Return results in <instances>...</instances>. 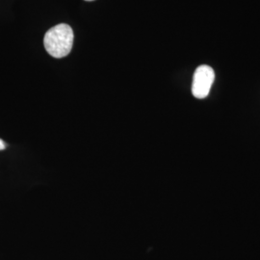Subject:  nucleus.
<instances>
[{"instance_id":"4","label":"nucleus","mask_w":260,"mask_h":260,"mask_svg":"<svg viewBox=\"0 0 260 260\" xmlns=\"http://www.w3.org/2000/svg\"><path fill=\"white\" fill-rule=\"evenodd\" d=\"M85 1H93V0H85Z\"/></svg>"},{"instance_id":"2","label":"nucleus","mask_w":260,"mask_h":260,"mask_svg":"<svg viewBox=\"0 0 260 260\" xmlns=\"http://www.w3.org/2000/svg\"><path fill=\"white\" fill-rule=\"evenodd\" d=\"M214 80L215 73L210 66L202 65L198 67L196 69L192 84V93L196 99L203 100L208 96Z\"/></svg>"},{"instance_id":"1","label":"nucleus","mask_w":260,"mask_h":260,"mask_svg":"<svg viewBox=\"0 0 260 260\" xmlns=\"http://www.w3.org/2000/svg\"><path fill=\"white\" fill-rule=\"evenodd\" d=\"M47 53L54 58L69 55L74 45V31L69 24L61 23L50 28L44 39Z\"/></svg>"},{"instance_id":"3","label":"nucleus","mask_w":260,"mask_h":260,"mask_svg":"<svg viewBox=\"0 0 260 260\" xmlns=\"http://www.w3.org/2000/svg\"><path fill=\"white\" fill-rule=\"evenodd\" d=\"M6 149V145L5 143L0 139V150H3V149Z\"/></svg>"}]
</instances>
